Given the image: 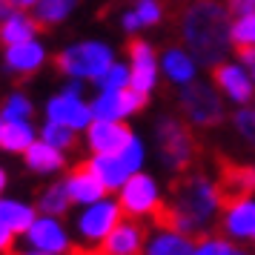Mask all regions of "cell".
<instances>
[{
    "mask_svg": "<svg viewBox=\"0 0 255 255\" xmlns=\"http://www.w3.org/2000/svg\"><path fill=\"white\" fill-rule=\"evenodd\" d=\"M224 204H227V195L221 189V181H215L207 172H189L178 181L172 204L163 209L158 221H166L175 230L201 238L212 230V224H218Z\"/></svg>",
    "mask_w": 255,
    "mask_h": 255,
    "instance_id": "obj_1",
    "label": "cell"
},
{
    "mask_svg": "<svg viewBox=\"0 0 255 255\" xmlns=\"http://www.w3.org/2000/svg\"><path fill=\"white\" fill-rule=\"evenodd\" d=\"M178 37L184 40V49L195 55L198 66L215 69L227 63L232 46V26L230 14L218 0H198L186 6L178 17Z\"/></svg>",
    "mask_w": 255,
    "mask_h": 255,
    "instance_id": "obj_2",
    "label": "cell"
},
{
    "mask_svg": "<svg viewBox=\"0 0 255 255\" xmlns=\"http://www.w3.org/2000/svg\"><path fill=\"white\" fill-rule=\"evenodd\" d=\"M127 218L124 215V207L118 195H106L101 201H95L89 207L75 209L69 227L75 232V241L86 247V250H101V244L109 238V232L115 230L121 221Z\"/></svg>",
    "mask_w": 255,
    "mask_h": 255,
    "instance_id": "obj_3",
    "label": "cell"
},
{
    "mask_svg": "<svg viewBox=\"0 0 255 255\" xmlns=\"http://www.w3.org/2000/svg\"><path fill=\"white\" fill-rule=\"evenodd\" d=\"M155 140H158V155H161L163 169L169 172H186L195 158V135L192 127L175 115H163L155 124Z\"/></svg>",
    "mask_w": 255,
    "mask_h": 255,
    "instance_id": "obj_4",
    "label": "cell"
},
{
    "mask_svg": "<svg viewBox=\"0 0 255 255\" xmlns=\"http://www.w3.org/2000/svg\"><path fill=\"white\" fill-rule=\"evenodd\" d=\"M112 63H115L112 49L106 43H98V40H86V43L69 46L55 58L58 72L66 75L69 81H95V83L109 72Z\"/></svg>",
    "mask_w": 255,
    "mask_h": 255,
    "instance_id": "obj_5",
    "label": "cell"
},
{
    "mask_svg": "<svg viewBox=\"0 0 255 255\" xmlns=\"http://www.w3.org/2000/svg\"><path fill=\"white\" fill-rule=\"evenodd\" d=\"M178 106L181 115L192 129H209L218 127L224 121V98L215 89V83H204V81H192L181 86L178 92Z\"/></svg>",
    "mask_w": 255,
    "mask_h": 255,
    "instance_id": "obj_6",
    "label": "cell"
},
{
    "mask_svg": "<svg viewBox=\"0 0 255 255\" xmlns=\"http://www.w3.org/2000/svg\"><path fill=\"white\" fill-rule=\"evenodd\" d=\"M118 201L124 207V215L135 221H149L163 215V189L158 184V178H152L149 172L132 175L127 184L121 186Z\"/></svg>",
    "mask_w": 255,
    "mask_h": 255,
    "instance_id": "obj_7",
    "label": "cell"
},
{
    "mask_svg": "<svg viewBox=\"0 0 255 255\" xmlns=\"http://www.w3.org/2000/svg\"><path fill=\"white\" fill-rule=\"evenodd\" d=\"M46 121L63 124V127L75 129V132H86L89 129L95 115H92V104L83 101L81 81H69L63 92L49 98L46 101Z\"/></svg>",
    "mask_w": 255,
    "mask_h": 255,
    "instance_id": "obj_8",
    "label": "cell"
},
{
    "mask_svg": "<svg viewBox=\"0 0 255 255\" xmlns=\"http://www.w3.org/2000/svg\"><path fill=\"white\" fill-rule=\"evenodd\" d=\"M23 247L37 250V253H52V255H72L75 253V232L63 218L52 215H37L35 224L26 230Z\"/></svg>",
    "mask_w": 255,
    "mask_h": 255,
    "instance_id": "obj_9",
    "label": "cell"
},
{
    "mask_svg": "<svg viewBox=\"0 0 255 255\" xmlns=\"http://www.w3.org/2000/svg\"><path fill=\"white\" fill-rule=\"evenodd\" d=\"M221 235L230 238L232 244H255V195L227 198L218 218Z\"/></svg>",
    "mask_w": 255,
    "mask_h": 255,
    "instance_id": "obj_10",
    "label": "cell"
},
{
    "mask_svg": "<svg viewBox=\"0 0 255 255\" xmlns=\"http://www.w3.org/2000/svg\"><path fill=\"white\" fill-rule=\"evenodd\" d=\"M212 83L227 101H232L235 106H250L255 101V81L247 72V66L241 63H221L212 69Z\"/></svg>",
    "mask_w": 255,
    "mask_h": 255,
    "instance_id": "obj_11",
    "label": "cell"
},
{
    "mask_svg": "<svg viewBox=\"0 0 255 255\" xmlns=\"http://www.w3.org/2000/svg\"><path fill=\"white\" fill-rule=\"evenodd\" d=\"M146 101L149 98L135 92L132 86L121 92H98V98L92 101V115L95 121H127L129 115L140 112Z\"/></svg>",
    "mask_w": 255,
    "mask_h": 255,
    "instance_id": "obj_12",
    "label": "cell"
},
{
    "mask_svg": "<svg viewBox=\"0 0 255 255\" xmlns=\"http://www.w3.org/2000/svg\"><path fill=\"white\" fill-rule=\"evenodd\" d=\"M129 72H132V89L149 98L158 86L161 63L155 58V49L146 40H132L129 43Z\"/></svg>",
    "mask_w": 255,
    "mask_h": 255,
    "instance_id": "obj_13",
    "label": "cell"
},
{
    "mask_svg": "<svg viewBox=\"0 0 255 255\" xmlns=\"http://www.w3.org/2000/svg\"><path fill=\"white\" fill-rule=\"evenodd\" d=\"M132 135L135 132L124 121H92L86 129V149L92 155H118Z\"/></svg>",
    "mask_w": 255,
    "mask_h": 255,
    "instance_id": "obj_14",
    "label": "cell"
},
{
    "mask_svg": "<svg viewBox=\"0 0 255 255\" xmlns=\"http://www.w3.org/2000/svg\"><path fill=\"white\" fill-rule=\"evenodd\" d=\"M146 235H149V230L143 227V221L124 218L115 230L109 232V238L101 244L98 253H104V255H143V250H146Z\"/></svg>",
    "mask_w": 255,
    "mask_h": 255,
    "instance_id": "obj_15",
    "label": "cell"
},
{
    "mask_svg": "<svg viewBox=\"0 0 255 255\" xmlns=\"http://www.w3.org/2000/svg\"><path fill=\"white\" fill-rule=\"evenodd\" d=\"M192 247H195L192 235L175 230L166 221H158L149 230V235H146L143 255H192Z\"/></svg>",
    "mask_w": 255,
    "mask_h": 255,
    "instance_id": "obj_16",
    "label": "cell"
},
{
    "mask_svg": "<svg viewBox=\"0 0 255 255\" xmlns=\"http://www.w3.org/2000/svg\"><path fill=\"white\" fill-rule=\"evenodd\" d=\"M63 184H66V189H69V198H72V204H75V209L89 207V204H95V201H101V198L109 195V192L104 189V184L95 178V172L86 166V163L69 169L66 178H63Z\"/></svg>",
    "mask_w": 255,
    "mask_h": 255,
    "instance_id": "obj_17",
    "label": "cell"
},
{
    "mask_svg": "<svg viewBox=\"0 0 255 255\" xmlns=\"http://www.w3.org/2000/svg\"><path fill=\"white\" fill-rule=\"evenodd\" d=\"M23 161H26V169H29V172L40 175V178H55V175H60L66 169V152L55 149V146H49L46 140L37 138L35 143L26 149Z\"/></svg>",
    "mask_w": 255,
    "mask_h": 255,
    "instance_id": "obj_18",
    "label": "cell"
},
{
    "mask_svg": "<svg viewBox=\"0 0 255 255\" xmlns=\"http://www.w3.org/2000/svg\"><path fill=\"white\" fill-rule=\"evenodd\" d=\"M40 215L37 207L26 198H14V195H3L0 198V224L9 232H14L17 238H23L26 230L35 224V218Z\"/></svg>",
    "mask_w": 255,
    "mask_h": 255,
    "instance_id": "obj_19",
    "label": "cell"
},
{
    "mask_svg": "<svg viewBox=\"0 0 255 255\" xmlns=\"http://www.w3.org/2000/svg\"><path fill=\"white\" fill-rule=\"evenodd\" d=\"M86 166L95 172V178L104 184V189L109 195H118L121 186L132 178V172L127 169V163L121 161V155H89Z\"/></svg>",
    "mask_w": 255,
    "mask_h": 255,
    "instance_id": "obj_20",
    "label": "cell"
},
{
    "mask_svg": "<svg viewBox=\"0 0 255 255\" xmlns=\"http://www.w3.org/2000/svg\"><path fill=\"white\" fill-rule=\"evenodd\" d=\"M161 72L172 86H186L198 81V63L184 46H169L161 58Z\"/></svg>",
    "mask_w": 255,
    "mask_h": 255,
    "instance_id": "obj_21",
    "label": "cell"
},
{
    "mask_svg": "<svg viewBox=\"0 0 255 255\" xmlns=\"http://www.w3.org/2000/svg\"><path fill=\"white\" fill-rule=\"evenodd\" d=\"M35 207H37L40 215H52V218H66V215H69L72 209H75V204H72L69 189H66V184H63V178L49 181V184L37 192Z\"/></svg>",
    "mask_w": 255,
    "mask_h": 255,
    "instance_id": "obj_22",
    "label": "cell"
},
{
    "mask_svg": "<svg viewBox=\"0 0 255 255\" xmlns=\"http://www.w3.org/2000/svg\"><path fill=\"white\" fill-rule=\"evenodd\" d=\"M46 60V52L40 43L29 40V43H17V46H9L6 49V69L14 72V75H32L43 66Z\"/></svg>",
    "mask_w": 255,
    "mask_h": 255,
    "instance_id": "obj_23",
    "label": "cell"
},
{
    "mask_svg": "<svg viewBox=\"0 0 255 255\" xmlns=\"http://www.w3.org/2000/svg\"><path fill=\"white\" fill-rule=\"evenodd\" d=\"M40 138V132L32 127V121H6L0 132V149L9 155H26V149Z\"/></svg>",
    "mask_w": 255,
    "mask_h": 255,
    "instance_id": "obj_24",
    "label": "cell"
},
{
    "mask_svg": "<svg viewBox=\"0 0 255 255\" xmlns=\"http://www.w3.org/2000/svg\"><path fill=\"white\" fill-rule=\"evenodd\" d=\"M37 29H40L37 20H29L26 14H12L0 23V40H3L6 49L17 46V43H29V40H35Z\"/></svg>",
    "mask_w": 255,
    "mask_h": 255,
    "instance_id": "obj_25",
    "label": "cell"
},
{
    "mask_svg": "<svg viewBox=\"0 0 255 255\" xmlns=\"http://www.w3.org/2000/svg\"><path fill=\"white\" fill-rule=\"evenodd\" d=\"M221 189L227 198L255 195V166H230L221 175Z\"/></svg>",
    "mask_w": 255,
    "mask_h": 255,
    "instance_id": "obj_26",
    "label": "cell"
},
{
    "mask_svg": "<svg viewBox=\"0 0 255 255\" xmlns=\"http://www.w3.org/2000/svg\"><path fill=\"white\" fill-rule=\"evenodd\" d=\"M40 132V140H46L49 146H55L60 152H69L75 149V143H78V132L69 127H63V124H52V121H43V127L37 129Z\"/></svg>",
    "mask_w": 255,
    "mask_h": 255,
    "instance_id": "obj_27",
    "label": "cell"
},
{
    "mask_svg": "<svg viewBox=\"0 0 255 255\" xmlns=\"http://www.w3.org/2000/svg\"><path fill=\"white\" fill-rule=\"evenodd\" d=\"M235 250H238V244H232L230 238H224L221 232H218V235L207 232V235L195 238L192 255H235Z\"/></svg>",
    "mask_w": 255,
    "mask_h": 255,
    "instance_id": "obj_28",
    "label": "cell"
},
{
    "mask_svg": "<svg viewBox=\"0 0 255 255\" xmlns=\"http://www.w3.org/2000/svg\"><path fill=\"white\" fill-rule=\"evenodd\" d=\"M32 112H35V106H32V101L23 92H12L0 106V118L3 121H32Z\"/></svg>",
    "mask_w": 255,
    "mask_h": 255,
    "instance_id": "obj_29",
    "label": "cell"
},
{
    "mask_svg": "<svg viewBox=\"0 0 255 255\" xmlns=\"http://www.w3.org/2000/svg\"><path fill=\"white\" fill-rule=\"evenodd\" d=\"M72 6H75V0H40L37 3V23L40 26L58 23L72 12Z\"/></svg>",
    "mask_w": 255,
    "mask_h": 255,
    "instance_id": "obj_30",
    "label": "cell"
},
{
    "mask_svg": "<svg viewBox=\"0 0 255 255\" xmlns=\"http://www.w3.org/2000/svg\"><path fill=\"white\" fill-rule=\"evenodd\" d=\"M129 86H132V72H129L127 63H112L109 72L98 81L101 92H121V89H129Z\"/></svg>",
    "mask_w": 255,
    "mask_h": 255,
    "instance_id": "obj_31",
    "label": "cell"
},
{
    "mask_svg": "<svg viewBox=\"0 0 255 255\" xmlns=\"http://www.w3.org/2000/svg\"><path fill=\"white\" fill-rule=\"evenodd\" d=\"M118 155H121V161L127 163V169L132 175L143 172V163H146V146H143V140H140L138 135H132V140H129Z\"/></svg>",
    "mask_w": 255,
    "mask_h": 255,
    "instance_id": "obj_32",
    "label": "cell"
},
{
    "mask_svg": "<svg viewBox=\"0 0 255 255\" xmlns=\"http://www.w3.org/2000/svg\"><path fill=\"white\" fill-rule=\"evenodd\" d=\"M232 46L235 49H255V12L253 14H244L232 23Z\"/></svg>",
    "mask_w": 255,
    "mask_h": 255,
    "instance_id": "obj_33",
    "label": "cell"
},
{
    "mask_svg": "<svg viewBox=\"0 0 255 255\" xmlns=\"http://www.w3.org/2000/svg\"><path fill=\"white\" fill-rule=\"evenodd\" d=\"M232 124H235V132L247 138L250 143H255V109H247V106H238V112L232 115Z\"/></svg>",
    "mask_w": 255,
    "mask_h": 255,
    "instance_id": "obj_34",
    "label": "cell"
},
{
    "mask_svg": "<svg viewBox=\"0 0 255 255\" xmlns=\"http://www.w3.org/2000/svg\"><path fill=\"white\" fill-rule=\"evenodd\" d=\"M138 20H140V26L143 23H158L161 20V14H163V9H161V3L158 0H143V3H138Z\"/></svg>",
    "mask_w": 255,
    "mask_h": 255,
    "instance_id": "obj_35",
    "label": "cell"
},
{
    "mask_svg": "<svg viewBox=\"0 0 255 255\" xmlns=\"http://www.w3.org/2000/svg\"><path fill=\"white\" fill-rule=\"evenodd\" d=\"M14 232H9L3 224H0V255H12L14 253Z\"/></svg>",
    "mask_w": 255,
    "mask_h": 255,
    "instance_id": "obj_36",
    "label": "cell"
},
{
    "mask_svg": "<svg viewBox=\"0 0 255 255\" xmlns=\"http://www.w3.org/2000/svg\"><path fill=\"white\" fill-rule=\"evenodd\" d=\"M232 14H238V17H244V14H253L255 12V0H230V6H227Z\"/></svg>",
    "mask_w": 255,
    "mask_h": 255,
    "instance_id": "obj_37",
    "label": "cell"
},
{
    "mask_svg": "<svg viewBox=\"0 0 255 255\" xmlns=\"http://www.w3.org/2000/svg\"><path fill=\"white\" fill-rule=\"evenodd\" d=\"M124 26H127L129 32H135V29H138V26H140L138 14H127V17H124Z\"/></svg>",
    "mask_w": 255,
    "mask_h": 255,
    "instance_id": "obj_38",
    "label": "cell"
},
{
    "mask_svg": "<svg viewBox=\"0 0 255 255\" xmlns=\"http://www.w3.org/2000/svg\"><path fill=\"white\" fill-rule=\"evenodd\" d=\"M9 3H12V9H29V6H35L40 0H9Z\"/></svg>",
    "mask_w": 255,
    "mask_h": 255,
    "instance_id": "obj_39",
    "label": "cell"
},
{
    "mask_svg": "<svg viewBox=\"0 0 255 255\" xmlns=\"http://www.w3.org/2000/svg\"><path fill=\"white\" fill-rule=\"evenodd\" d=\"M6 186H9V172L0 166V198L6 195Z\"/></svg>",
    "mask_w": 255,
    "mask_h": 255,
    "instance_id": "obj_40",
    "label": "cell"
},
{
    "mask_svg": "<svg viewBox=\"0 0 255 255\" xmlns=\"http://www.w3.org/2000/svg\"><path fill=\"white\" fill-rule=\"evenodd\" d=\"M0 17H3V20H6V17H12V3L0 0Z\"/></svg>",
    "mask_w": 255,
    "mask_h": 255,
    "instance_id": "obj_41",
    "label": "cell"
},
{
    "mask_svg": "<svg viewBox=\"0 0 255 255\" xmlns=\"http://www.w3.org/2000/svg\"><path fill=\"white\" fill-rule=\"evenodd\" d=\"M12 255H52V253H37V250H29V247H20V250H14Z\"/></svg>",
    "mask_w": 255,
    "mask_h": 255,
    "instance_id": "obj_42",
    "label": "cell"
},
{
    "mask_svg": "<svg viewBox=\"0 0 255 255\" xmlns=\"http://www.w3.org/2000/svg\"><path fill=\"white\" fill-rule=\"evenodd\" d=\"M235 255H253V253H250L247 247H238V250H235Z\"/></svg>",
    "mask_w": 255,
    "mask_h": 255,
    "instance_id": "obj_43",
    "label": "cell"
},
{
    "mask_svg": "<svg viewBox=\"0 0 255 255\" xmlns=\"http://www.w3.org/2000/svg\"><path fill=\"white\" fill-rule=\"evenodd\" d=\"M250 75H253V81H255V63H253V69H250Z\"/></svg>",
    "mask_w": 255,
    "mask_h": 255,
    "instance_id": "obj_44",
    "label": "cell"
},
{
    "mask_svg": "<svg viewBox=\"0 0 255 255\" xmlns=\"http://www.w3.org/2000/svg\"><path fill=\"white\" fill-rule=\"evenodd\" d=\"M3 124H6V121H3V118H0V132H3Z\"/></svg>",
    "mask_w": 255,
    "mask_h": 255,
    "instance_id": "obj_45",
    "label": "cell"
},
{
    "mask_svg": "<svg viewBox=\"0 0 255 255\" xmlns=\"http://www.w3.org/2000/svg\"><path fill=\"white\" fill-rule=\"evenodd\" d=\"M89 255H104V253H89Z\"/></svg>",
    "mask_w": 255,
    "mask_h": 255,
    "instance_id": "obj_46",
    "label": "cell"
},
{
    "mask_svg": "<svg viewBox=\"0 0 255 255\" xmlns=\"http://www.w3.org/2000/svg\"><path fill=\"white\" fill-rule=\"evenodd\" d=\"M253 109H255V106H253Z\"/></svg>",
    "mask_w": 255,
    "mask_h": 255,
    "instance_id": "obj_47",
    "label": "cell"
}]
</instances>
